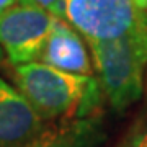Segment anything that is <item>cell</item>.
Segmentation results:
<instances>
[{"instance_id":"1","label":"cell","mask_w":147,"mask_h":147,"mask_svg":"<svg viewBox=\"0 0 147 147\" xmlns=\"http://www.w3.org/2000/svg\"><path fill=\"white\" fill-rule=\"evenodd\" d=\"M15 82L25 98L47 121L93 116L103 92L100 82L92 75L62 72L36 61L16 65Z\"/></svg>"},{"instance_id":"2","label":"cell","mask_w":147,"mask_h":147,"mask_svg":"<svg viewBox=\"0 0 147 147\" xmlns=\"http://www.w3.org/2000/svg\"><path fill=\"white\" fill-rule=\"evenodd\" d=\"M100 87L116 111H124L142 95L147 67V30L113 41L88 42Z\"/></svg>"},{"instance_id":"3","label":"cell","mask_w":147,"mask_h":147,"mask_svg":"<svg viewBox=\"0 0 147 147\" xmlns=\"http://www.w3.org/2000/svg\"><path fill=\"white\" fill-rule=\"evenodd\" d=\"M54 15L67 21L87 42L113 41L147 30V11L132 0H61Z\"/></svg>"},{"instance_id":"4","label":"cell","mask_w":147,"mask_h":147,"mask_svg":"<svg viewBox=\"0 0 147 147\" xmlns=\"http://www.w3.org/2000/svg\"><path fill=\"white\" fill-rule=\"evenodd\" d=\"M57 16L41 7L15 3L0 13V47L13 65L39 59Z\"/></svg>"},{"instance_id":"5","label":"cell","mask_w":147,"mask_h":147,"mask_svg":"<svg viewBox=\"0 0 147 147\" xmlns=\"http://www.w3.org/2000/svg\"><path fill=\"white\" fill-rule=\"evenodd\" d=\"M51 127L20 90L0 79V147H31Z\"/></svg>"},{"instance_id":"6","label":"cell","mask_w":147,"mask_h":147,"mask_svg":"<svg viewBox=\"0 0 147 147\" xmlns=\"http://www.w3.org/2000/svg\"><path fill=\"white\" fill-rule=\"evenodd\" d=\"M39 59L42 64L62 72L92 75V62L82 36L59 16L54 21Z\"/></svg>"},{"instance_id":"7","label":"cell","mask_w":147,"mask_h":147,"mask_svg":"<svg viewBox=\"0 0 147 147\" xmlns=\"http://www.w3.org/2000/svg\"><path fill=\"white\" fill-rule=\"evenodd\" d=\"M103 141L101 123L96 116L69 119L57 127H51L31 147H98Z\"/></svg>"},{"instance_id":"8","label":"cell","mask_w":147,"mask_h":147,"mask_svg":"<svg viewBox=\"0 0 147 147\" xmlns=\"http://www.w3.org/2000/svg\"><path fill=\"white\" fill-rule=\"evenodd\" d=\"M16 3H26V5L41 7L44 10H49L51 13H56V8L61 3V0H16Z\"/></svg>"},{"instance_id":"9","label":"cell","mask_w":147,"mask_h":147,"mask_svg":"<svg viewBox=\"0 0 147 147\" xmlns=\"http://www.w3.org/2000/svg\"><path fill=\"white\" fill-rule=\"evenodd\" d=\"M132 147H147V131L142 132L141 136L136 139V142L132 144Z\"/></svg>"},{"instance_id":"10","label":"cell","mask_w":147,"mask_h":147,"mask_svg":"<svg viewBox=\"0 0 147 147\" xmlns=\"http://www.w3.org/2000/svg\"><path fill=\"white\" fill-rule=\"evenodd\" d=\"M15 3H16V0H0V13H3L5 10H8Z\"/></svg>"},{"instance_id":"11","label":"cell","mask_w":147,"mask_h":147,"mask_svg":"<svg viewBox=\"0 0 147 147\" xmlns=\"http://www.w3.org/2000/svg\"><path fill=\"white\" fill-rule=\"evenodd\" d=\"M132 2H134V5L139 7L141 10L147 11V0H132Z\"/></svg>"},{"instance_id":"12","label":"cell","mask_w":147,"mask_h":147,"mask_svg":"<svg viewBox=\"0 0 147 147\" xmlns=\"http://www.w3.org/2000/svg\"><path fill=\"white\" fill-rule=\"evenodd\" d=\"M0 61H2V47H0Z\"/></svg>"}]
</instances>
